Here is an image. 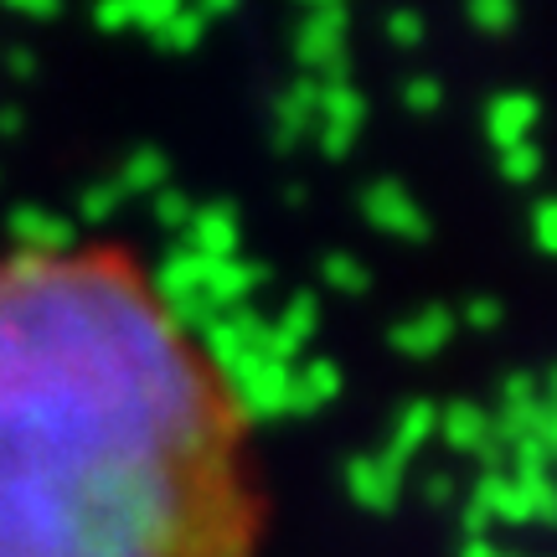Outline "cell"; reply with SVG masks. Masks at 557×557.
I'll use <instances>...</instances> for the list:
<instances>
[{
	"label": "cell",
	"mask_w": 557,
	"mask_h": 557,
	"mask_svg": "<svg viewBox=\"0 0 557 557\" xmlns=\"http://www.w3.org/2000/svg\"><path fill=\"white\" fill-rule=\"evenodd\" d=\"M73 227L52 212H41V207H21L16 218H11V248H32V253H62V248H73Z\"/></svg>",
	"instance_id": "7a4b0ae2"
},
{
	"label": "cell",
	"mask_w": 557,
	"mask_h": 557,
	"mask_svg": "<svg viewBox=\"0 0 557 557\" xmlns=\"http://www.w3.org/2000/svg\"><path fill=\"white\" fill-rule=\"evenodd\" d=\"M253 403L120 243L0 259V557H259Z\"/></svg>",
	"instance_id": "6da1fadb"
}]
</instances>
